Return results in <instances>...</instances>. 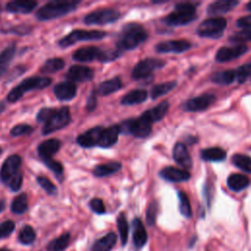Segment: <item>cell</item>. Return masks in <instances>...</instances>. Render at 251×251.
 I'll list each match as a JSON object with an SVG mask.
<instances>
[{"label": "cell", "mask_w": 251, "mask_h": 251, "mask_svg": "<svg viewBox=\"0 0 251 251\" xmlns=\"http://www.w3.org/2000/svg\"><path fill=\"white\" fill-rule=\"evenodd\" d=\"M147 31L138 24H127L123 27L121 36L117 42V49L121 52L131 50L146 40Z\"/></svg>", "instance_id": "6da1fadb"}, {"label": "cell", "mask_w": 251, "mask_h": 251, "mask_svg": "<svg viewBox=\"0 0 251 251\" xmlns=\"http://www.w3.org/2000/svg\"><path fill=\"white\" fill-rule=\"evenodd\" d=\"M80 1L67 0V1H51L40 7L35 17L39 21H49L63 17L75 11Z\"/></svg>", "instance_id": "7a4b0ae2"}, {"label": "cell", "mask_w": 251, "mask_h": 251, "mask_svg": "<svg viewBox=\"0 0 251 251\" xmlns=\"http://www.w3.org/2000/svg\"><path fill=\"white\" fill-rule=\"evenodd\" d=\"M52 82L50 77H40V76H31L21 81L16 87H14L7 95V101L10 103H15L20 100L25 92L43 89L49 86Z\"/></svg>", "instance_id": "3957f363"}, {"label": "cell", "mask_w": 251, "mask_h": 251, "mask_svg": "<svg viewBox=\"0 0 251 251\" xmlns=\"http://www.w3.org/2000/svg\"><path fill=\"white\" fill-rule=\"evenodd\" d=\"M196 7L189 2H180L175 6V10L163 19L168 25H184L196 19Z\"/></svg>", "instance_id": "277c9868"}, {"label": "cell", "mask_w": 251, "mask_h": 251, "mask_svg": "<svg viewBox=\"0 0 251 251\" xmlns=\"http://www.w3.org/2000/svg\"><path fill=\"white\" fill-rule=\"evenodd\" d=\"M71 112L68 106L61 107L60 109H55L50 118L44 123L42 127V134L47 135L63 127L67 126L71 122Z\"/></svg>", "instance_id": "5b68a950"}, {"label": "cell", "mask_w": 251, "mask_h": 251, "mask_svg": "<svg viewBox=\"0 0 251 251\" xmlns=\"http://www.w3.org/2000/svg\"><path fill=\"white\" fill-rule=\"evenodd\" d=\"M106 36V32L102 30H85V29H75L69 34L61 38L58 45L62 48H67L79 41L99 40Z\"/></svg>", "instance_id": "8992f818"}, {"label": "cell", "mask_w": 251, "mask_h": 251, "mask_svg": "<svg viewBox=\"0 0 251 251\" xmlns=\"http://www.w3.org/2000/svg\"><path fill=\"white\" fill-rule=\"evenodd\" d=\"M226 27V20L223 17H213L203 21L197 27V34L202 37L219 38Z\"/></svg>", "instance_id": "52a82bcc"}, {"label": "cell", "mask_w": 251, "mask_h": 251, "mask_svg": "<svg viewBox=\"0 0 251 251\" xmlns=\"http://www.w3.org/2000/svg\"><path fill=\"white\" fill-rule=\"evenodd\" d=\"M118 126L120 129V133L128 132L134 135L135 137H139V138L148 136L152 130L151 123L147 119H145L142 115L137 119L125 121Z\"/></svg>", "instance_id": "ba28073f"}, {"label": "cell", "mask_w": 251, "mask_h": 251, "mask_svg": "<svg viewBox=\"0 0 251 251\" xmlns=\"http://www.w3.org/2000/svg\"><path fill=\"white\" fill-rule=\"evenodd\" d=\"M121 17V14L118 10L112 8H103L95 10L89 14H87L83 22L85 25H108L118 21Z\"/></svg>", "instance_id": "9c48e42d"}, {"label": "cell", "mask_w": 251, "mask_h": 251, "mask_svg": "<svg viewBox=\"0 0 251 251\" xmlns=\"http://www.w3.org/2000/svg\"><path fill=\"white\" fill-rule=\"evenodd\" d=\"M165 65V62L156 58H147L138 62L132 72L131 76L134 79H142L148 77L155 70L162 68Z\"/></svg>", "instance_id": "30bf717a"}, {"label": "cell", "mask_w": 251, "mask_h": 251, "mask_svg": "<svg viewBox=\"0 0 251 251\" xmlns=\"http://www.w3.org/2000/svg\"><path fill=\"white\" fill-rule=\"evenodd\" d=\"M22 164V158L19 155L9 156L2 164L0 169V179L7 185V183L14 178L20 172V167Z\"/></svg>", "instance_id": "8fae6325"}, {"label": "cell", "mask_w": 251, "mask_h": 251, "mask_svg": "<svg viewBox=\"0 0 251 251\" xmlns=\"http://www.w3.org/2000/svg\"><path fill=\"white\" fill-rule=\"evenodd\" d=\"M247 50V46L243 43L237 44L235 46H223L217 51L216 60L221 63L228 62L240 57Z\"/></svg>", "instance_id": "7c38bea8"}, {"label": "cell", "mask_w": 251, "mask_h": 251, "mask_svg": "<svg viewBox=\"0 0 251 251\" xmlns=\"http://www.w3.org/2000/svg\"><path fill=\"white\" fill-rule=\"evenodd\" d=\"M93 75H94V72L92 69L86 66H81V65H74L70 67L68 72L65 75L66 78L72 82L88 81L93 78Z\"/></svg>", "instance_id": "4fadbf2b"}, {"label": "cell", "mask_w": 251, "mask_h": 251, "mask_svg": "<svg viewBox=\"0 0 251 251\" xmlns=\"http://www.w3.org/2000/svg\"><path fill=\"white\" fill-rule=\"evenodd\" d=\"M216 97L213 94H203L187 100L183 104V109L187 112L204 111L215 101Z\"/></svg>", "instance_id": "5bb4252c"}, {"label": "cell", "mask_w": 251, "mask_h": 251, "mask_svg": "<svg viewBox=\"0 0 251 251\" xmlns=\"http://www.w3.org/2000/svg\"><path fill=\"white\" fill-rule=\"evenodd\" d=\"M190 42L183 39H178L160 42L155 46V49L159 53H181L190 49Z\"/></svg>", "instance_id": "9a60e30c"}, {"label": "cell", "mask_w": 251, "mask_h": 251, "mask_svg": "<svg viewBox=\"0 0 251 251\" xmlns=\"http://www.w3.org/2000/svg\"><path fill=\"white\" fill-rule=\"evenodd\" d=\"M103 128L104 127L97 126L86 130L76 137V143L83 148H92L94 146H98L99 138Z\"/></svg>", "instance_id": "2e32d148"}, {"label": "cell", "mask_w": 251, "mask_h": 251, "mask_svg": "<svg viewBox=\"0 0 251 251\" xmlns=\"http://www.w3.org/2000/svg\"><path fill=\"white\" fill-rule=\"evenodd\" d=\"M61 147V141L56 138H50L42 141L37 146V153L42 162L52 159V156L56 154Z\"/></svg>", "instance_id": "e0dca14e"}, {"label": "cell", "mask_w": 251, "mask_h": 251, "mask_svg": "<svg viewBox=\"0 0 251 251\" xmlns=\"http://www.w3.org/2000/svg\"><path fill=\"white\" fill-rule=\"evenodd\" d=\"M54 94L60 101H70L76 95V85L72 81H62L55 85Z\"/></svg>", "instance_id": "ac0fdd59"}, {"label": "cell", "mask_w": 251, "mask_h": 251, "mask_svg": "<svg viewBox=\"0 0 251 251\" xmlns=\"http://www.w3.org/2000/svg\"><path fill=\"white\" fill-rule=\"evenodd\" d=\"M102 50L96 46H86L75 50L73 54V59L76 62L86 63L94 60H99Z\"/></svg>", "instance_id": "d6986e66"}, {"label": "cell", "mask_w": 251, "mask_h": 251, "mask_svg": "<svg viewBox=\"0 0 251 251\" xmlns=\"http://www.w3.org/2000/svg\"><path fill=\"white\" fill-rule=\"evenodd\" d=\"M148 239L147 231L140 219L135 218L132 221V242L135 248H142Z\"/></svg>", "instance_id": "ffe728a7"}, {"label": "cell", "mask_w": 251, "mask_h": 251, "mask_svg": "<svg viewBox=\"0 0 251 251\" xmlns=\"http://www.w3.org/2000/svg\"><path fill=\"white\" fill-rule=\"evenodd\" d=\"M37 2L32 0H16L10 1L6 4L5 9L7 12L14 14H28L36 8Z\"/></svg>", "instance_id": "44dd1931"}, {"label": "cell", "mask_w": 251, "mask_h": 251, "mask_svg": "<svg viewBox=\"0 0 251 251\" xmlns=\"http://www.w3.org/2000/svg\"><path fill=\"white\" fill-rule=\"evenodd\" d=\"M160 176L168 181L180 182L189 179L190 174L185 170L175 167H165L160 171Z\"/></svg>", "instance_id": "7402d4cb"}, {"label": "cell", "mask_w": 251, "mask_h": 251, "mask_svg": "<svg viewBox=\"0 0 251 251\" xmlns=\"http://www.w3.org/2000/svg\"><path fill=\"white\" fill-rule=\"evenodd\" d=\"M173 157L174 160L179 165L181 166L185 171L191 169L192 167V161L190 158V155L185 147V145L183 143H176L174 146L173 149Z\"/></svg>", "instance_id": "603a6c76"}, {"label": "cell", "mask_w": 251, "mask_h": 251, "mask_svg": "<svg viewBox=\"0 0 251 251\" xmlns=\"http://www.w3.org/2000/svg\"><path fill=\"white\" fill-rule=\"evenodd\" d=\"M119 134H120V129L118 126H112L103 128L99 138L98 146L101 148H109L113 146L118 141Z\"/></svg>", "instance_id": "cb8c5ba5"}, {"label": "cell", "mask_w": 251, "mask_h": 251, "mask_svg": "<svg viewBox=\"0 0 251 251\" xmlns=\"http://www.w3.org/2000/svg\"><path fill=\"white\" fill-rule=\"evenodd\" d=\"M169 108H170L169 102L168 101H163L160 104H158L157 106H155L154 108L149 109L146 112H144L142 114V116L152 124V123H155V122H158V121L162 120L166 116V114L168 113Z\"/></svg>", "instance_id": "d4e9b609"}, {"label": "cell", "mask_w": 251, "mask_h": 251, "mask_svg": "<svg viewBox=\"0 0 251 251\" xmlns=\"http://www.w3.org/2000/svg\"><path fill=\"white\" fill-rule=\"evenodd\" d=\"M238 1L235 0H220L211 3L207 8V13L209 15H221L227 13L232 10L236 5H238Z\"/></svg>", "instance_id": "484cf974"}, {"label": "cell", "mask_w": 251, "mask_h": 251, "mask_svg": "<svg viewBox=\"0 0 251 251\" xmlns=\"http://www.w3.org/2000/svg\"><path fill=\"white\" fill-rule=\"evenodd\" d=\"M122 85H123L122 80L119 77H114L99 83L98 86L93 90L96 93V95L105 96L118 91L119 89L122 88Z\"/></svg>", "instance_id": "4316f807"}, {"label": "cell", "mask_w": 251, "mask_h": 251, "mask_svg": "<svg viewBox=\"0 0 251 251\" xmlns=\"http://www.w3.org/2000/svg\"><path fill=\"white\" fill-rule=\"evenodd\" d=\"M117 243V235L114 232H109L101 238L97 239L91 248V251H111Z\"/></svg>", "instance_id": "83f0119b"}, {"label": "cell", "mask_w": 251, "mask_h": 251, "mask_svg": "<svg viewBox=\"0 0 251 251\" xmlns=\"http://www.w3.org/2000/svg\"><path fill=\"white\" fill-rule=\"evenodd\" d=\"M148 93L144 89H134L129 92H127L121 100V103L123 105H134L144 102L147 99Z\"/></svg>", "instance_id": "f1b7e54d"}, {"label": "cell", "mask_w": 251, "mask_h": 251, "mask_svg": "<svg viewBox=\"0 0 251 251\" xmlns=\"http://www.w3.org/2000/svg\"><path fill=\"white\" fill-rule=\"evenodd\" d=\"M122 169V164L119 162H111L106 164H100L97 165L93 169V175L98 177L108 176L113 174H116Z\"/></svg>", "instance_id": "f546056e"}, {"label": "cell", "mask_w": 251, "mask_h": 251, "mask_svg": "<svg viewBox=\"0 0 251 251\" xmlns=\"http://www.w3.org/2000/svg\"><path fill=\"white\" fill-rule=\"evenodd\" d=\"M227 186L233 191H241L245 189L249 183V178L241 174H232L227 177Z\"/></svg>", "instance_id": "4dcf8cb0"}, {"label": "cell", "mask_w": 251, "mask_h": 251, "mask_svg": "<svg viewBox=\"0 0 251 251\" xmlns=\"http://www.w3.org/2000/svg\"><path fill=\"white\" fill-rule=\"evenodd\" d=\"M200 155L204 161L220 162L226 159V152L221 147H210V148L203 149Z\"/></svg>", "instance_id": "1f68e13d"}, {"label": "cell", "mask_w": 251, "mask_h": 251, "mask_svg": "<svg viewBox=\"0 0 251 251\" xmlns=\"http://www.w3.org/2000/svg\"><path fill=\"white\" fill-rule=\"evenodd\" d=\"M65 67V62L61 58H51L44 62L40 67L39 72L42 74H54Z\"/></svg>", "instance_id": "d6a6232c"}, {"label": "cell", "mask_w": 251, "mask_h": 251, "mask_svg": "<svg viewBox=\"0 0 251 251\" xmlns=\"http://www.w3.org/2000/svg\"><path fill=\"white\" fill-rule=\"evenodd\" d=\"M211 79L213 82H216L219 84H224V85L230 84L235 79V73L234 71H231V70L218 72L212 75Z\"/></svg>", "instance_id": "836d02e7"}, {"label": "cell", "mask_w": 251, "mask_h": 251, "mask_svg": "<svg viewBox=\"0 0 251 251\" xmlns=\"http://www.w3.org/2000/svg\"><path fill=\"white\" fill-rule=\"evenodd\" d=\"M117 227L120 234V239L122 242V245H126L128 239V223L126 221V218L125 214H120L117 219Z\"/></svg>", "instance_id": "e575fe53"}, {"label": "cell", "mask_w": 251, "mask_h": 251, "mask_svg": "<svg viewBox=\"0 0 251 251\" xmlns=\"http://www.w3.org/2000/svg\"><path fill=\"white\" fill-rule=\"evenodd\" d=\"M232 164L245 173L251 174V158L244 154H234L231 158Z\"/></svg>", "instance_id": "d590c367"}, {"label": "cell", "mask_w": 251, "mask_h": 251, "mask_svg": "<svg viewBox=\"0 0 251 251\" xmlns=\"http://www.w3.org/2000/svg\"><path fill=\"white\" fill-rule=\"evenodd\" d=\"M176 85V81H175V80L166 81V82H163V83L156 84L151 89V97L153 99H156V98H158L162 95H165L166 93H168L172 89H174Z\"/></svg>", "instance_id": "8d00e7d4"}, {"label": "cell", "mask_w": 251, "mask_h": 251, "mask_svg": "<svg viewBox=\"0 0 251 251\" xmlns=\"http://www.w3.org/2000/svg\"><path fill=\"white\" fill-rule=\"evenodd\" d=\"M71 234L69 232L61 234L59 237L52 240L48 245V251H63L69 244Z\"/></svg>", "instance_id": "74e56055"}, {"label": "cell", "mask_w": 251, "mask_h": 251, "mask_svg": "<svg viewBox=\"0 0 251 251\" xmlns=\"http://www.w3.org/2000/svg\"><path fill=\"white\" fill-rule=\"evenodd\" d=\"M11 210L15 214H24L27 210V196L25 193H22L14 198Z\"/></svg>", "instance_id": "f35d334b"}, {"label": "cell", "mask_w": 251, "mask_h": 251, "mask_svg": "<svg viewBox=\"0 0 251 251\" xmlns=\"http://www.w3.org/2000/svg\"><path fill=\"white\" fill-rule=\"evenodd\" d=\"M178 200H179V211L182 216L186 218H190L192 215V210H191V205L189 198L187 194L183 191H178Z\"/></svg>", "instance_id": "ab89813d"}, {"label": "cell", "mask_w": 251, "mask_h": 251, "mask_svg": "<svg viewBox=\"0 0 251 251\" xmlns=\"http://www.w3.org/2000/svg\"><path fill=\"white\" fill-rule=\"evenodd\" d=\"M35 231L32 226H25L22 227V229L19 232V240L23 244H30L35 239Z\"/></svg>", "instance_id": "60d3db41"}, {"label": "cell", "mask_w": 251, "mask_h": 251, "mask_svg": "<svg viewBox=\"0 0 251 251\" xmlns=\"http://www.w3.org/2000/svg\"><path fill=\"white\" fill-rule=\"evenodd\" d=\"M31 29H32V27L30 25L23 24V25H12L9 27L2 28L1 32L16 34V35H26L31 31Z\"/></svg>", "instance_id": "b9f144b4"}, {"label": "cell", "mask_w": 251, "mask_h": 251, "mask_svg": "<svg viewBox=\"0 0 251 251\" xmlns=\"http://www.w3.org/2000/svg\"><path fill=\"white\" fill-rule=\"evenodd\" d=\"M16 53V44L8 45L0 52V67H8L9 62L14 58Z\"/></svg>", "instance_id": "7bdbcfd3"}, {"label": "cell", "mask_w": 251, "mask_h": 251, "mask_svg": "<svg viewBox=\"0 0 251 251\" xmlns=\"http://www.w3.org/2000/svg\"><path fill=\"white\" fill-rule=\"evenodd\" d=\"M36 181L44 189V191L47 194H49L51 196H55L57 194V187L49 178H47L43 176H39L36 177Z\"/></svg>", "instance_id": "ee69618b"}, {"label": "cell", "mask_w": 251, "mask_h": 251, "mask_svg": "<svg viewBox=\"0 0 251 251\" xmlns=\"http://www.w3.org/2000/svg\"><path fill=\"white\" fill-rule=\"evenodd\" d=\"M235 78L239 83L244 82L249 76H251V63L244 64L237 68L235 71Z\"/></svg>", "instance_id": "f6af8a7d"}, {"label": "cell", "mask_w": 251, "mask_h": 251, "mask_svg": "<svg viewBox=\"0 0 251 251\" xmlns=\"http://www.w3.org/2000/svg\"><path fill=\"white\" fill-rule=\"evenodd\" d=\"M43 163L49 170H51L54 173V175L57 176V178L61 180V178L63 176V172H64V168H63L62 164L60 162L54 160L53 158L46 160Z\"/></svg>", "instance_id": "bcb514c9"}, {"label": "cell", "mask_w": 251, "mask_h": 251, "mask_svg": "<svg viewBox=\"0 0 251 251\" xmlns=\"http://www.w3.org/2000/svg\"><path fill=\"white\" fill-rule=\"evenodd\" d=\"M157 214H158V203L156 201H153L150 203L146 212V223L148 226L155 225Z\"/></svg>", "instance_id": "7dc6e473"}, {"label": "cell", "mask_w": 251, "mask_h": 251, "mask_svg": "<svg viewBox=\"0 0 251 251\" xmlns=\"http://www.w3.org/2000/svg\"><path fill=\"white\" fill-rule=\"evenodd\" d=\"M33 131V127L29 125H17L11 128L10 133L13 136L28 135Z\"/></svg>", "instance_id": "c3c4849f"}, {"label": "cell", "mask_w": 251, "mask_h": 251, "mask_svg": "<svg viewBox=\"0 0 251 251\" xmlns=\"http://www.w3.org/2000/svg\"><path fill=\"white\" fill-rule=\"evenodd\" d=\"M231 42H244L251 41V29H243L241 31H237L228 37Z\"/></svg>", "instance_id": "681fc988"}, {"label": "cell", "mask_w": 251, "mask_h": 251, "mask_svg": "<svg viewBox=\"0 0 251 251\" xmlns=\"http://www.w3.org/2000/svg\"><path fill=\"white\" fill-rule=\"evenodd\" d=\"M15 228V223L11 220L5 221L0 224V239L8 237Z\"/></svg>", "instance_id": "f907efd6"}, {"label": "cell", "mask_w": 251, "mask_h": 251, "mask_svg": "<svg viewBox=\"0 0 251 251\" xmlns=\"http://www.w3.org/2000/svg\"><path fill=\"white\" fill-rule=\"evenodd\" d=\"M122 52L117 48L114 50H102L101 56L99 58L100 62H111L120 57Z\"/></svg>", "instance_id": "816d5d0a"}, {"label": "cell", "mask_w": 251, "mask_h": 251, "mask_svg": "<svg viewBox=\"0 0 251 251\" xmlns=\"http://www.w3.org/2000/svg\"><path fill=\"white\" fill-rule=\"evenodd\" d=\"M89 207H90V209L94 213L99 214V215H102V214H104L106 212L105 205H104L103 201L100 198H93V199H91V201L89 202Z\"/></svg>", "instance_id": "f5cc1de1"}, {"label": "cell", "mask_w": 251, "mask_h": 251, "mask_svg": "<svg viewBox=\"0 0 251 251\" xmlns=\"http://www.w3.org/2000/svg\"><path fill=\"white\" fill-rule=\"evenodd\" d=\"M55 111L54 108H42L36 115V120L39 123H45Z\"/></svg>", "instance_id": "db71d44e"}, {"label": "cell", "mask_w": 251, "mask_h": 251, "mask_svg": "<svg viewBox=\"0 0 251 251\" xmlns=\"http://www.w3.org/2000/svg\"><path fill=\"white\" fill-rule=\"evenodd\" d=\"M22 184H23V175L22 173H19L14 178H12L7 183V186H9V188L12 191H18L21 188Z\"/></svg>", "instance_id": "11a10c76"}, {"label": "cell", "mask_w": 251, "mask_h": 251, "mask_svg": "<svg viewBox=\"0 0 251 251\" xmlns=\"http://www.w3.org/2000/svg\"><path fill=\"white\" fill-rule=\"evenodd\" d=\"M236 26L244 29H250L251 28V15L244 16L239 18L236 21Z\"/></svg>", "instance_id": "9f6ffc18"}, {"label": "cell", "mask_w": 251, "mask_h": 251, "mask_svg": "<svg viewBox=\"0 0 251 251\" xmlns=\"http://www.w3.org/2000/svg\"><path fill=\"white\" fill-rule=\"evenodd\" d=\"M96 105H97V99H96V93L94 92V90L91 91L90 95L88 96L87 98V101H86V110L88 112H92L94 111V109L96 108Z\"/></svg>", "instance_id": "6f0895ef"}, {"label": "cell", "mask_w": 251, "mask_h": 251, "mask_svg": "<svg viewBox=\"0 0 251 251\" xmlns=\"http://www.w3.org/2000/svg\"><path fill=\"white\" fill-rule=\"evenodd\" d=\"M5 207H6L5 201L3 199H0V213L5 210Z\"/></svg>", "instance_id": "680465c9"}, {"label": "cell", "mask_w": 251, "mask_h": 251, "mask_svg": "<svg viewBox=\"0 0 251 251\" xmlns=\"http://www.w3.org/2000/svg\"><path fill=\"white\" fill-rule=\"evenodd\" d=\"M7 68L8 67H0V76L5 74V72L7 71Z\"/></svg>", "instance_id": "91938a15"}, {"label": "cell", "mask_w": 251, "mask_h": 251, "mask_svg": "<svg viewBox=\"0 0 251 251\" xmlns=\"http://www.w3.org/2000/svg\"><path fill=\"white\" fill-rule=\"evenodd\" d=\"M5 108H6V105H5V103H3V102H0V114L5 110Z\"/></svg>", "instance_id": "94428289"}, {"label": "cell", "mask_w": 251, "mask_h": 251, "mask_svg": "<svg viewBox=\"0 0 251 251\" xmlns=\"http://www.w3.org/2000/svg\"><path fill=\"white\" fill-rule=\"evenodd\" d=\"M246 9L251 12V2H249V3L246 5Z\"/></svg>", "instance_id": "6125c7cd"}, {"label": "cell", "mask_w": 251, "mask_h": 251, "mask_svg": "<svg viewBox=\"0 0 251 251\" xmlns=\"http://www.w3.org/2000/svg\"><path fill=\"white\" fill-rule=\"evenodd\" d=\"M0 251H10V250L7 248H0Z\"/></svg>", "instance_id": "be15d7a7"}, {"label": "cell", "mask_w": 251, "mask_h": 251, "mask_svg": "<svg viewBox=\"0 0 251 251\" xmlns=\"http://www.w3.org/2000/svg\"><path fill=\"white\" fill-rule=\"evenodd\" d=\"M1 153H2V148L0 147V154H1Z\"/></svg>", "instance_id": "e7e4bbea"}, {"label": "cell", "mask_w": 251, "mask_h": 251, "mask_svg": "<svg viewBox=\"0 0 251 251\" xmlns=\"http://www.w3.org/2000/svg\"><path fill=\"white\" fill-rule=\"evenodd\" d=\"M1 10H2V9H1V5H0V15H1Z\"/></svg>", "instance_id": "03108f58"}]
</instances>
